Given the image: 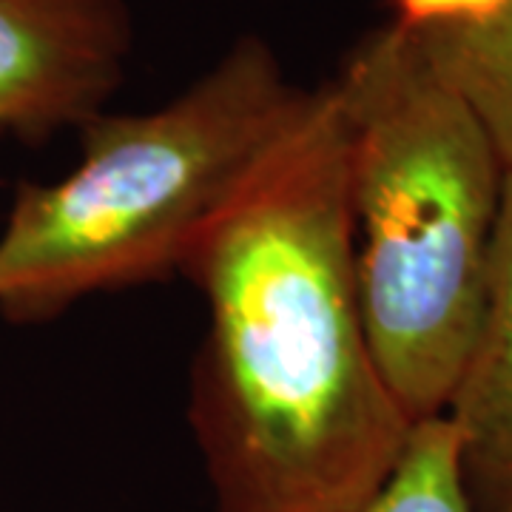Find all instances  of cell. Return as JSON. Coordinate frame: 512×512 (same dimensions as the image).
<instances>
[{"instance_id": "52a82bcc", "label": "cell", "mask_w": 512, "mask_h": 512, "mask_svg": "<svg viewBox=\"0 0 512 512\" xmlns=\"http://www.w3.org/2000/svg\"><path fill=\"white\" fill-rule=\"evenodd\" d=\"M350 512H476L461 481L450 419L439 413L416 421L393 473Z\"/></svg>"}, {"instance_id": "3957f363", "label": "cell", "mask_w": 512, "mask_h": 512, "mask_svg": "<svg viewBox=\"0 0 512 512\" xmlns=\"http://www.w3.org/2000/svg\"><path fill=\"white\" fill-rule=\"evenodd\" d=\"M313 89L245 37L188 92L146 114H94L57 183H20L0 234V313L57 319L92 293L180 274L188 245L302 117Z\"/></svg>"}, {"instance_id": "7a4b0ae2", "label": "cell", "mask_w": 512, "mask_h": 512, "mask_svg": "<svg viewBox=\"0 0 512 512\" xmlns=\"http://www.w3.org/2000/svg\"><path fill=\"white\" fill-rule=\"evenodd\" d=\"M333 83L367 339L416 424L444 413L473 348L507 165L396 23L367 35Z\"/></svg>"}, {"instance_id": "8992f818", "label": "cell", "mask_w": 512, "mask_h": 512, "mask_svg": "<svg viewBox=\"0 0 512 512\" xmlns=\"http://www.w3.org/2000/svg\"><path fill=\"white\" fill-rule=\"evenodd\" d=\"M410 35L441 80L476 111L501 163L512 168V0L481 23L433 26Z\"/></svg>"}, {"instance_id": "6da1fadb", "label": "cell", "mask_w": 512, "mask_h": 512, "mask_svg": "<svg viewBox=\"0 0 512 512\" xmlns=\"http://www.w3.org/2000/svg\"><path fill=\"white\" fill-rule=\"evenodd\" d=\"M208 305L191 427L217 512H350L399 464L413 421L367 339L336 83L188 245Z\"/></svg>"}, {"instance_id": "ba28073f", "label": "cell", "mask_w": 512, "mask_h": 512, "mask_svg": "<svg viewBox=\"0 0 512 512\" xmlns=\"http://www.w3.org/2000/svg\"><path fill=\"white\" fill-rule=\"evenodd\" d=\"M396 20L407 32L433 26H470L493 18L507 0H393Z\"/></svg>"}, {"instance_id": "5b68a950", "label": "cell", "mask_w": 512, "mask_h": 512, "mask_svg": "<svg viewBox=\"0 0 512 512\" xmlns=\"http://www.w3.org/2000/svg\"><path fill=\"white\" fill-rule=\"evenodd\" d=\"M476 512H512V168L504 174L487 291L470 356L444 407Z\"/></svg>"}, {"instance_id": "277c9868", "label": "cell", "mask_w": 512, "mask_h": 512, "mask_svg": "<svg viewBox=\"0 0 512 512\" xmlns=\"http://www.w3.org/2000/svg\"><path fill=\"white\" fill-rule=\"evenodd\" d=\"M123 0H0V131L40 146L80 128L123 80Z\"/></svg>"}]
</instances>
